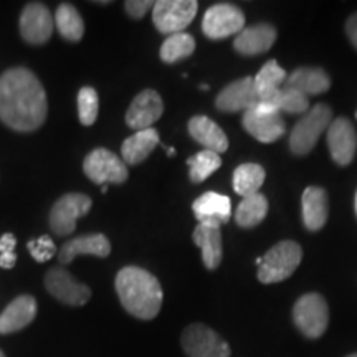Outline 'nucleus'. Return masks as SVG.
<instances>
[{
	"label": "nucleus",
	"mask_w": 357,
	"mask_h": 357,
	"mask_svg": "<svg viewBox=\"0 0 357 357\" xmlns=\"http://www.w3.org/2000/svg\"><path fill=\"white\" fill-rule=\"evenodd\" d=\"M276 29L271 24H257L245 29L235 37L234 48L243 56L261 55L273 47L276 40Z\"/></svg>",
	"instance_id": "obj_18"
},
{
	"label": "nucleus",
	"mask_w": 357,
	"mask_h": 357,
	"mask_svg": "<svg viewBox=\"0 0 357 357\" xmlns=\"http://www.w3.org/2000/svg\"><path fill=\"white\" fill-rule=\"evenodd\" d=\"M356 118H357V113H356Z\"/></svg>",
	"instance_id": "obj_43"
},
{
	"label": "nucleus",
	"mask_w": 357,
	"mask_h": 357,
	"mask_svg": "<svg viewBox=\"0 0 357 357\" xmlns=\"http://www.w3.org/2000/svg\"><path fill=\"white\" fill-rule=\"evenodd\" d=\"M192 211L202 225L220 227L227 223L231 217V202L227 195L218 194V192H205L194 200Z\"/></svg>",
	"instance_id": "obj_17"
},
{
	"label": "nucleus",
	"mask_w": 357,
	"mask_h": 357,
	"mask_svg": "<svg viewBox=\"0 0 357 357\" xmlns=\"http://www.w3.org/2000/svg\"><path fill=\"white\" fill-rule=\"evenodd\" d=\"M266 172L260 164L247 162L235 169L234 172V190L242 197L257 194L265 182Z\"/></svg>",
	"instance_id": "obj_28"
},
{
	"label": "nucleus",
	"mask_w": 357,
	"mask_h": 357,
	"mask_svg": "<svg viewBox=\"0 0 357 357\" xmlns=\"http://www.w3.org/2000/svg\"><path fill=\"white\" fill-rule=\"evenodd\" d=\"M167 155H169V158H171V155H176V149H174V147H169Z\"/></svg>",
	"instance_id": "obj_38"
},
{
	"label": "nucleus",
	"mask_w": 357,
	"mask_h": 357,
	"mask_svg": "<svg viewBox=\"0 0 357 357\" xmlns=\"http://www.w3.org/2000/svg\"><path fill=\"white\" fill-rule=\"evenodd\" d=\"M194 243L202 250V261L207 270H217L223 258L222 231L218 227L202 225L199 223L192 234Z\"/></svg>",
	"instance_id": "obj_25"
},
{
	"label": "nucleus",
	"mask_w": 357,
	"mask_h": 357,
	"mask_svg": "<svg viewBox=\"0 0 357 357\" xmlns=\"http://www.w3.org/2000/svg\"><path fill=\"white\" fill-rule=\"evenodd\" d=\"M245 29V15L231 3H215L205 12L202 19V32L207 38L222 40L238 35Z\"/></svg>",
	"instance_id": "obj_10"
},
{
	"label": "nucleus",
	"mask_w": 357,
	"mask_h": 357,
	"mask_svg": "<svg viewBox=\"0 0 357 357\" xmlns=\"http://www.w3.org/2000/svg\"><path fill=\"white\" fill-rule=\"evenodd\" d=\"M53 20H55L58 33L65 40H68V42H79L83 38L84 22L77 10V7H73L71 3L58 6Z\"/></svg>",
	"instance_id": "obj_26"
},
{
	"label": "nucleus",
	"mask_w": 357,
	"mask_h": 357,
	"mask_svg": "<svg viewBox=\"0 0 357 357\" xmlns=\"http://www.w3.org/2000/svg\"><path fill=\"white\" fill-rule=\"evenodd\" d=\"M284 86L298 89L303 95H323L331 86V78L323 68H316V66H301L296 68L291 75H288Z\"/></svg>",
	"instance_id": "obj_24"
},
{
	"label": "nucleus",
	"mask_w": 357,
	"mask_h": 357,
	"mask_svg": "<svg viewBox=\"0 0 357 357\" xmlns=\"http://www.w3.org/2000/svg\"><path fill=\"white\" fill-rule=\"evenodd\" d=\"M200 89H202V91H207L208 86H207V84H202V86H200Z\"/></svg>",
	"instance_id": "obj_39"
},
{
	"label": "nucleus",
	"mask_w": 357,
	"mask_h": 357,
	"mask_svg": "<svg viewBox=\"0 0 357 357\" xmlns=\"http://www.w3.org/2000/svg\"><path fill=\"white\" fill-rule=\"evenodd\" d=\"M20 35L26 43L30 45H43L52 38L53 20L52 12L47 6L38 2L26 3L20 13Z\"/></svg>",
	"instance_id": "obj_12"
},
{
	"label": "nucleus",
	"mask_w": 357,
	"mask_h": 357,
	"mask_svg": "<svg viewBox=\"0 0 357 357\" xmlns=\"http://www.w3.org/2000/svg\"><path fill=\"white\" fill-rule=\"evenodd\" d=\"M242 124L250 136L265 144L278 141L287 132V123L278 113H260V111L250 109L243 113Z\"/></svg>",
	"instance_id": "obj_16"
},
{
	"label": "nucleus",
	"mask_w": 357,
	"mask_h": 357,
	"mask_svg": "<svg viewBox=\"0 0 357 357\" xmlns=\"http://www.w3.org/2000/svg\"><path fill=\"white\" fill-rule=\"evenodd\" d=\"M199 10L195 0H159L154 2L153 22L160 33H182Z\"/></svg>",
	"instance_id": "obj_8"
},
{
	"label": "nucleus",
	"mask_w": 357,
	"mask_h": 357,
	"mask_svg": "<svg viewBox=\"0 0 357 357\" xmlns=\"http://www.w3.org/2000/svg\"><path fill=\"white\" fill-rule=\"evenodd\" d=\"M328 147L337 166H349L357 151V134L347 118H336L328 128Z\"/></svg>",
	"instance_id": "obj_14"
},
{
	"label": "nucleus",
	"mask_w": 357,
	"mask_h": 357,
	"mask_svg": "<svg viewBox=\"0 0 357 357\" xmlns=\"http://www.w3.org/2000/svg\"><path fill=\"white\" fill-rule=\"evenodd\" d=\"M26 248H29L30 255H32V258L37 263H45L52 260L58 252L50 235H42L38 236V238L30 240V242L26 243Z\"/></svg>",
	"instance_id": "obj_34"
},
{
	"label": "nucleus",
	"mask_w": 357,
	"mask_h": 357,
	"mask_svg": "<svg viewBox=\"0 0 357 357\" xmlns=\"http://www.w3.org/2000/svg\"><path fill=\"white\" fill-rule=\"evenodd\" d=\"M268 213V199L265 195L257 192V194L243 197L236 208L235 220L242 229H253L258 223L265 220Z\"/></svg>",
	"instance_id": "obj_27"
},
{
	"label": "nucleus",
	"mask_w": 357,
	"mask_h": 357,
	"mask_svg": "<svg viewBox=\"0 0 357 357\" xmlns=\"http://www.w3.org/2000/svg\"><path fill=\"white\" fill-rule=\"evenodd\" d=\"M303 250L296 242L283 240L276 243L261 257V265L258 268V280L265 284L280 283L291 276L300 266Z\"/></svg>",
	"instance_id": "obj_3"
},
{
	"label": "nucleus",
	"mask_w": 357,
	"mask_h": 357,
	"mask_svg": "<svg viewBox=\"0 0 357 357\" xmlns=\"http://www.w3.org/2000/svg\"><path fill=\"white\" fill-rule=\"evenodd\" d=\"M164 113L162 98L154 89H144L129 105L126 111V124L129 128L142 131L153 128Z\"/></svg>",
	"instance_id": "obj_13"
},
{
	"label": "nucleus",
	"mask_w": 357,
	"mask_h": 357,
	"mask_svg": "<svg viewBox=\"0 0 357 357\" xmlns=\"http://www.w3.org/2000/svg\"><path fill=\"white\" fill-rule=\"evenodd\" d=\"M83 172L98 185L124 184L129 177L128 166L113 151L98 147L83 160Z\"/></svg>",
	"instance_id": "obj_5"
},
{
	"label": "nucleus",
	"mask_w": 357,
	"mask_h": 357,
	"mask_svg": "<svg viewBox=\"0 0 357 357\" xmlns=\"http://www.w3.org/2000/svg\"><path fill=\"white\" fill-rule=\"evenodd\" d=\"M187 166H189L190 181L194 184H200V182H204L205 178H208L213 172L220 169L222 159L220 154L204 149L187 159Z\"/></svg>",
	"instance_id": "obj_31"
},
{
	"label": "nucleus",
	"mask_w": 357,
	"mask_h": 357,
	"mask_svg": "<svg viewBox=\"0 0 357 357\" xmlns=\"http://www.w3.org/2000/svg\"><path fill=\"white\" fill-rule=\"evenodd\" d=\"M271 101H273L275 108L278 109V113H289V114H300L307 113L310 111V100L306 95H303L298 89L281 86L278 91L270 95Z\"/></svg>",
	"instance_id": "obj_32"
},
{
	"label": "nucleus",
	"mask_w": 357,
	"mask_h": 357,
	"mask_svg": "<svg viewBox=\"0 0 357 357\" xmlns=\"http://www.w3.org/2000/svg\"><path fill=\"white\" fill-rule=\"evenodd\" d=\"M37 301L30 294L17 296L0 314V334H12L32 324L37 316Z\"/></svg>",
	"instance_id": "obj_20"
},
{
	"label": "nucleus",
	"mask_w": 357,
	"mask_h": 357,
	"mask_svg": "<svg viewBox=\"0 0 357 357\" xmlns=\"http://www.w3.org/2000/svg\"><path fill=\"white\" fill-rule=\"evenodd\" d=\"M346 33L347 38L351 40L352 47L357 50V12L352 13V15L346 22Z\"/></svg>",
	"instance_id": "obj_37"
},
{
	"label": "nucleus",
	"mask_w": 357,
	"mask_h": 357,
	"mask_svg": "<svg viewBox=\"0 0 357 357\" xmlns=\"http://www.w3.org/2000/svg\"><path fill=\"white\" fill-rule=\"evenodd\" d=\"M288 73L284 68H281L278 61L270 60L261 66L260 71L257 73V77L253 78L255 83V89L258 98H265L273 95L278 89L283 86V83L287 82Z\"/></svg>",
	"instance_id": "obj_29"
},
{
	"label": "nucleus",
	"mask_w": 357,
	"mask_h": 357,
	"mask_svg": "<svg viewBox=\"0 0 357 357\" xmlns=\"http://www.w3.org/2000/svg\"><path fill=\"white\" fill-rule=\"evenodd\" d=\"M114 288L119 301L137 319H154L162 306V287L153 273L139 266H124L118 271Z\"/></svg>",
	"instance_id": "obj_2"
},
{
	"label": "nucleus",
	"mask_w": 357,
	"mask_h": 357,
	"mask_svg": "<svg viewBox=\"0 0 357 357\" xmlns=\"http://www.w3.org/2000/svg\"><path fill=\"white\" fill-rule=\"evenodd\" d=\"M356 213H357V192H356Z\"/></svg>",
	"instance_id": "obj_40"
},
{
	"label": "nucleus",
	"mask_w": 357,
	"mask_h": 357,
	"mask_svg": "<svg viewBox=\"0 0 357 357\" xmlns=\"http://www.w3.org/2000/svg\"><path fill=\"white\" fill-rule=\"evenodd\" d=\"M195 50V38L190 33H174L164 40L160 47V60L164 63H177V61L189 58Z\"/></svg>",
	"instance_id": "obj_30"
},
{
	"label": "nucleus",
	"mask_w": 357,
	"mask_h": 357,
	"mask_svg": "<svg viewBox=\"0 0 357 357\" xmlns=\"http://www.w3.org/2000/svg\"><path fill=\"white\" fill-rule=\"evenodd\" d=\"M303 223L310 231H318L324 227L329 215L328 194L321 187H307L301 195Z\"/></svg>",
	"instance_id": "obj_22"
},
{
	"label": "nucleus",
	"mask_w": 357,
	"mask_h": 357,
	"mask_svg": "<svg viewBox=\"0 0 357 357\" xmlns=\"http://www.w3.org/2000/svg\"><path fill=\"white\" fill-rule=\"evenodd\" d=\"M47 114V93L33 71L17 66L0 77V121L7 128L17 132L37 131Z\"/></svg>",
	"instance_id": "obj_1"
},
{
	"label": "nucleus",
	"mask_w": 357,
	"mask_h": 357,
	"mask_svg": "<svg viewBox=\"0 0 357 357\" xmlns=\"http://www.w3.org/2000/svg\"><path fill=\"white\" fill-rule=\"evenodd\" d=\"M293 321L306 337H321L329 324L328 303L318 293L305 294L294 303Z\"/></svg>",
	"instance_id": "obj_7"
},
{
	"label": "nucleus",
	"mask_w": 357,
	"mask_h": 357,
	"mask_svg": "<svg viewBox=\"0 0 357 357\" xmlns=\"http://www.w3.org/2000/svg\"><path fill=\"white\" fill-rule=\"evenodd\" d=\"M17 238L12 231H7L0 236V268L3 270H12L17 263L15 255Z\"/></svg>",
	"instance_id": "obj_35"
},
{
	"label": "nucleus",
	"mask_w": 357,
	"mask_h": 357,
	"mask_svg": "<svg viewBox=\"0 0 357 357\" xmlns=\"http://www.w3.org/2000/svg\"><path fill=\"white\" fill-rule=\"evenodd\" d=\"M91 197L79 192L65 194L53 204L50 211V229L56 236H66L73 234L78 218L86 215L91 211Z\"/></svg>",
	"instance_id": "obj_9"
},
{
	"label": "nucleus",
	"mask_w": 357,
	"mask_h": 357,
	"mask_svg": "<svg viewBox=\"0 0 357 357\" xmlns=\"http://www.w3.org/2000/svg\"><path fill=\"white\" fill-rule=\"evenodd\" d=\"M111 253V243L105 234H93L77 236V238L65 242L63 247L58 250V261L61 265H68L79 255H95L98 258H106Z\"/></svg>",
	"instance_id": "obj_19"
},
{
	"label": "nucleus",
	"mask_w": 357,
	"mask_h": 357,
	"mask_svg": "<svg viewBox=\"0 0 357 357\" xmlns=\"http://www.w3.org/2000/svg\"><path fill=\"white\" fill-rule=\"evenodd\" d=\"M159 132L154 128L136 131L121 144V159L126 166H137L149 158L159 144Z\"/></svg>",
	"instance_id": "obj_23"
},
{
	"label": "nucleus",
	"mask_w": 357,
	"mask_h": 357,
	"mask_svg": "<svg viewBox=\"0 0 357 357\" xmlns=\"http://www.w3.org/2000/svg\"><path fill=\"white\" fill-rule=\"evenodd\" d=\"M0 357H6V354H3V352H2V351H0Z\"/></svg>",
	"instance_id": "obj_41"
},
{
	"label": "nucleus",
	"mask_w": 357,
	"mask_h": 357,
	"mask_svg": "<svg viewBox=\"0 0 357 357\" xmlns=\"http://www.w3.org/2000/svg\"><path fill=\"white\" fill-rule=\"evenodd\" d=\"M153 7L154 2H151V0H128V2L124 3L126 13L134 20H141Z\"/></svg>",
	"instance_id": "obj_36"
},
{
	"label": "nucleus",
	"mask_w": 357,
	"mask_h": 357,
	"mask_svg": "<svg viewBox=\"0 0 357 357\" xmlns=\"http://www.w3.org/2000/svg\"><path fill=\"white\" fill-rule=\"evenodd\" d=\"M258 95L252 77L235 79L227 84L215 98L217 109L223 113H247L257 105Z\"/></svg>",
	"instance_id": "obj_15"
},
{
	"label": "nucleus",
	"mask_w": 357,
	"mask_h": 357,
	"mask_svg": "<svg viewBox=\"0 0 357 357\" xmlns=\"http://www.w3.org/2000/svg\"><path fill=\"white\" fill-rule=\"evenodd\" d=\"M187 131L190 137L204 149L213 151V153L222 154L229 149V137L223 132V129L215 121H212L207 116H194L187 124Z\"/></svg>",
	"instance_id": "obj_21"
},
{
	"label": "nucleus",
	"mask_w": 357,
	"mask_h": 357,
	"mask_svg": "<svg viewBox=\"0 0 357 357\" xmlns=\"http://www.w3.org/2000/svg\"><path fill=\"white\" fill-rule=\"evenodd\" d=\"M78 105V119L83 126H93L100 113V98L95 88L83 86L78 91L77 98Z\"/></svg>",
	"instance_id": "obj_33"
},
{
	"label": "nucleus",
	"mask_w": 357,
	"mask_h": 357,
	"mask_svg": "<svg viewBox=\"0 0 357 357\" xmlns=\"http://www.w3.org/2000/svg\"><path fill=\"white\" fill-rule=\"evenodd\" d=\"M333 119V109L324 102H318L316 106L305 113V116L294 124L291 136H289V149L296 155H306L316 146L319 136L328 131Z\"/></svg>",
	"instance_id": "obj_4"
},
{
	"label": "nucleus",
	"mask_w": 357,
	"mask_h": 357,
	"mask_svg": "<svg viewBox=\"0 0 357 357\" xmlns=\"http://www.w3.org/2000/svg\"><path fill=\"white\" fill-rule=\"evenodd\" d=\"M347 357H357V352H356V354H351V356H347Z\"/></svg>",
	"instance_id": "obj_42"
},
{
	"label": "nucleus",
	"mask_w": 357,
	"mask_h": 357,
	"mask_svg": "<svg viewBox=\"0 0 357 357\" xmlns=\"http://www.w3.org/2000/svg\"><path fill=\"white\" fill-rule=\"evenodd\" d=\"M181 346L189 357H230L229 342L212 328L192 323L182 331Z\"/></svg>",
	"instance_id": "obj_6"
},
{
	"label": "nucleus",
	"mask_w": 357,
	"mask_h": 357,
	"mask_svg": "<svg viewBox=\"0 0 357 357\" xmlns=\"http://www.w3.org/2000/svg\"><path fill=\"white\" fill-rule=\"evenodd\" d=\"M45 288L55 300L68 306H83L91 298V289L75 280L65 268L55 266L45 275Z\"/></svg>",
	"instance_id": "obj_11"
}]
</instances>
